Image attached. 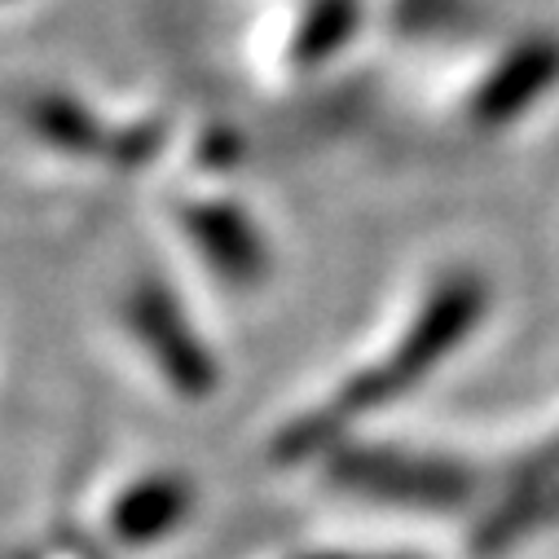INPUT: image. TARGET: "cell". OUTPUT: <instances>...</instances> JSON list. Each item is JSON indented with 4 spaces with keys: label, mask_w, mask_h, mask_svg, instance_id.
Instances as JSON below:
<instances>
[{
    "label": "cell",
    "mask_w": 559,
    "mask_h": 559,
    "mask_svg": "<svg viewBox=\"0 0 559 559\" xmlns=\"http://www.w3.org/2000/svg\"><path fill=\"white\" fill-rule=\"evenodd\" d=\"M480 313V287L472 283V277H459V283L441 287L437 300L414 318V326L405 331V340L361 379H353L344 392H340V414H361V409H374L383 405L392 392L409 388L424 379L476 322Z\"/></svg>",
    "instance_id": "cell-1"
},
{
    "label": "cell",
    "mask_w": 559,
    "mask_h": 559,
    "mask_svg": "<svg viewBox=\"0 0 559 559\" xmlns=\"http://www.w3.org/2000/svg\"><path fill=\"white\" fill-rule=\"evenodd\" d=\"M313 559H348V555H313Z\"/></svg>",
    "instance_id": "cell-4"
},
{
    "label": "cell",
    "mask_w": 559,
    "mask_h": 559,
    "mask_svg": "<svg viewBox=\"0 0 559 559\" xmlns=\"http://www.w3.org/2000/svg\"><path fill=\"white\" fill-rule=\"evenodd\" d=\"M136 331H142V340L155 348V357L164 361V370L181 383V388H207L212 383V366H207V353L181 331V318L177 309L164 300V292H142V300H136Z\"/></svg>",
    "instance_id": "cell-2"
},
{
    "label": "cell",
    "mask_w": 559,
    "mask_h": 559,
    "mask_svg": "<svg viewBox=\"0 0 559 559\" xmlns=\"http://www.w3.org/2000/svg\"><path fill=\"white\" fill-rule=\"evenodd\" d=\"M190 507V489L173 476H159V480H146V485H136L110 515V528L132 542V546H142L159 533H168Z\"/></svg>",
    "instance_id": "cell-3"
}]
</instances>
